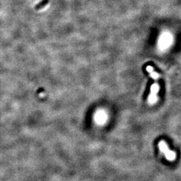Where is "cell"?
Returning a JSON list of instances; mask_svg holds the SVG:
<instances>
[{
    "mask_svg": "<svg viewBox=\"0 0 181 181\" xmlns=\"http://www.w3.org/2000/svg\"><path fill=\"white\" fill-rule=\"evenodd\" d=\"M158 146H159L160 151L165 154V156H166L168 160L173 161V160H175V158H176V153L173 152V151L169 150L168 146H167L165 142H164V141L160 142Z\"/></svg>",
    "mask_w": 181,
    "mask_h": 181,
    "instance_id": "cell-1",
    "label": "cell"
},
{
    "mask_svg": "<svg viewBox=\"0 0 181 181\" xmlns=\"http://www.w3.org/2000/svg\"><path fill=\"white\" fill-rule=\"evenodd\" d=\"M160 90V86L158 83H154L152 84L150 88V94L148 97V102L150 104H154L158 100L157 93Z\"/></svg>",
    "mask_w": 181,
    "mask_h": 181,
    "instance_id": "cell-2",
    "label": "cell"
},
{
    "mask_svg": "<svg viewBox=\"0 0 181 181\" xmlns=\"http://www.w3.org/2000/svg\"><path fill=\"white\" fill-rule=\"evenodd\" d=\"M146 70L150 73V77H151L154 80L158 79L160 78V77L159 74H158L156 72H155L154 70V68L152 67V66H148L147 67H146Z\"/></svg>",
    "mask_w": 181,
    "mask_h": 181,
    "instance_id": "cell-3",
    "label": "cell"
},
{
    "mask_svg": "<svg viewBox=\"0 0 181 181\" xmlns=\"http://www.w3.org/2000/svg\"><path fill=\"white\" fill-rule=\"evenodd\" d=\"M48 3V0H43L42 1L40 2L38 4H37V5H36L35 9H36V10H40V9H41V8H42V7H44V6H45V5Z\"/></svg>",
    "mask_w": 181,
    "mask_h": 181,
    "instance_id": "cell-4",
    "label": "cell"
}]
</instances>
